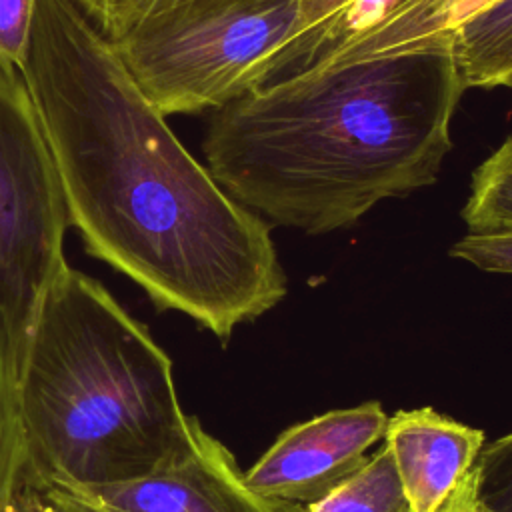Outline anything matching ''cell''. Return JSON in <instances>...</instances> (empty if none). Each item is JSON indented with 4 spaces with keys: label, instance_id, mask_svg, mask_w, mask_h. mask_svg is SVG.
Instances as JSON below:
<instances>
[{
    "label": "cell",
    "instance_id": "obj_10",
    "mask_svg": "<svg viewBox=\"0 0 512 512\" xmlns=\"http://www.w3.org/2000/svg\"><path fill=\"white\" fill-rule=\"evenodd\" d=\"M452 34L466 90L508 86L512 80V0L492 2Z\"/></svg>",
    "mask_w": 512,
    "mask_h": 512
},
{
    "label": "cell",
    "instance_id": "obj_18",
    "mask_svg": "<svg viewBox=\"0 0 512 512\" xmlns=\"http://www.w3.org/2000/svg\"><path fill=\"white\" fill-rule=\"evenodd\" d=\"M36 0H0V66L20 72Z\"/></svg>",
    "mask_w": 512,
    "mask_h": 512
},
{
    "label": "cell",
    "instance_id": "obj_2",
    "mask_svg": "<svg viewBox=\"0 0 512 512\" xmlns=\"http://www.w3.org/2000/svg\"><path fill=\"white\" fill-rule=\"evenodd\" d=\"M464 92L454 34L320 66L216 108L206 168L270 226L330 234L438 180Z\"/></svg>",
    "mask_w": 512,
    "mask_h": 512
},
{
    "label": "cell",
    "instance_id": "obj_17",
    "mask_svg": "<svg viewBox=\"0 0 512 512\" xmlns=\"http://www.w3.org/2000/svg\"><path fill=\"white\" fill-rule=\"evenodd\" d=\"M96 28L114 38L140 20L180 2V0H74Z\"/></svg>",
    "mask_w": 512,
    "mask_h": 512
},
{
    "label": "cell",
    "instance_id": "obj_13",
    "mask_svg": "<svg viewBox=\"0 0 512 512\" xmlns=\"http://www.w3.org/2000/svg\"><path fill=\"white\" fill-rule=\"evenodd\" d=\"M460 216L470 234L512 232V136L472 172Z\"/></svg>",
    "mask_w": 512,
    "mask_h": 512
},
{
    "label": "cell",
    "instance_id": "obj_19",
    "mask_svg": "<svg viewBox=\"0 0 512 512\" xmlns=\"http://www.w3.org/2000/svg\"><path fill=\"white\" fill-rule=\"evenodd\" d=\"M450 256L484 272L512 274V232L466 234L450 248Z\"/></svg>",
    "mask_w": 512,
    "mask_h": 512
},
{
    "label": "cell",
    "instance_id": "obj_3",
    "mask_svg": "<svg viewBox=\"0 0 512 512\" xmlns=\"http://www.w3.org/2000/svg\"><path fill=\"white\" fill-rule=\"evenodd\" d=\"M18 478L94 490L142 478L190 440L172 360L92 276L64 266L30 326L18 376Z\"/></svg>",
    "mask_w": 512,
    "mask_h": 512
},
{
    "label": "cell",
    "instance_id": "obj_20",
    "mask_svg": "<svg viewBox=\"0 0 512 512\" xmlns=\"http://www.w3.org/2000/svg\"><path fill=\"white\" fill-rule=\"evenodd\" d=\"M440 512H498V510L488 508L476 498V468L472 466L468 474L460 480V484L456 486L448 502L440 508Z\"/></svg>",
    "mask_w": 512,
    "mask_h": 512
},
{
    "label": "cell",
    "instance_id": "obj_7",
    "mask_svg": "<svg viewBox=\"0 0 512 512\" xmlns=\"http://www.w3.org/2000/svg\"><path fill=\"white\" fill-rule=\"evenodd\" d=\"M104 512H304L248 486L234 454L192 418L188 444L132 482L74 490Z\"/></svg>",
    "mask_w": 512,
    "mask_h": 512
},
{
    "label": "cell",
    "instance_id": "obj_8",
    "mask_svg": "<svg viewBox=\"0 0 512 512\" xmlns=\"http://www.w3.org/2000/svg\"><path fill=\"white\" fill-rule=\"evenodd\" d=\"M382 440L412 512H440L486 444L482 430L430 406L388 416Z\"/></svg>",
    "mask_w": 512,
    "mask_h": 512
},
{
    "label": "cell",
    "instance_id": "obj_4",
    "mask_svg": "<svg viewBox=\"0 0 512 512\" xmlns=\"http://www.w3.org/2000/svg\"><path fill=\"white\" fill-rule=\"evenodd\" d=\"M110 42L164 116L216 110L304 66L300 0H180Z\"/></svg>",
    "mask_w": 512,
    "mask_h": 512
},
{
    "label": "cell",
    "instance_id": "obj_6",
    "mask_svg": "<svg viewBox=\"0 0 512 512\" xmlns=\"http://www.w3.org/2000/svg\"><path fill=\"white\" fill-rule=\"evenodd\" d=\"M388 416L380 402L336 408L284 430L244 472L250 488L274 500L306 506L346 476L384 436Z\"/></svg>",
    "mask_w": 512,
    "mask_h": 512
},
{
    "label": "cell",
    "instance_id": "obj_9",
    "mask_svg": "<svg viewBox=\"0 0 512 512\" xmlns=\"http://www.w3.org/2000/svg\"><path fill=\"white\" fill-rule=\"evenodd\" d=\"M492 2L496 0H404L382 24L336 52L322 66L422 48L438 36L452 34L464 20Z\"/></svg>",
    "mask_w": 512,
    "mask_h": 512
},
{
    "label": "cell",
    "instance_id": "obj_12",
    "mask_svg": "<svg viewBox=\"0 0 512 512\" xmlns=\"http://www.w3.org/2000/svg\"><path fill=\"white\" fill-rule=\"evenodd\" d=\"M304 512H412L390 450L382 444L350 476Z\"/></svg>",
    "mask_w": 512,
    "mask_h": 512
},
{
    "label": "cell",
    "instance_id": "obj_21",
    "mask_svg": "<svg viewBox=\"0 0 512 512\" xmlns=\"http://www.w3.org/2000/svg\"><path fill=\"white\" fill-rule=\"evenodd\" d=\"M506 88H510V90H512V80H510V82H508V86H506Z\"/></svg>",
    "mask_w": 512,
    "mask_h": 512
},
{
    "label": "cell",
    "instance_id": "obj_14",
    "mask_svg": "<svg viewBox=\"0 0 512 512\" xmlns=\"http://www.w3.org/2000/svg\"><path fill=\"white\" fill-rule=\"evenodd\" d=\"M22 344L0 316V512L8 504L22 468L18 376Z\"/></svg>",
    "mask_w": 512,
    "mask_h": 512
},
{
    "label": "cell",
    "instance_id": "obj_16",
    "mask_svg": "<svg viewBox=\"0 0 512 512\" xmlns=\"http://www.w3.org/2000/svg\"><path fill=\"white\" fill-rule=\"evenodd\" d=\"M2 512H104L70 488L18 478Z\"/></svg>",
    "mask_w": 512,
    "mask_h": 512
},
{
    "label": "cell",
    "instance_id": "obj_1",
    "mask_svg": "<svg viewBox=\"0 0 512 512\" xmlns=\"http://www.w3.org/2000/svg\"><path fill=\"white\" fill-rule=\"evenodd\" d=\"M20 76L88 254L224 344L282 302L270 224L182 146L74 0H36Z\"/></svg>",
    "mask_w": 512,
    "mask_h": 512
},
{
    "label": "cell",
    "instance_id": "obj_11",
    "mask_svg": "<svg viewBox=\"0 0 512 512\" xmlns=\"http://www.w3.org/2000/svg\"><path fill=\"white\" fill-rule=\"evenodd\" d=\"M404 0H300L304 68L326 64L336 52L372 32Z\"/></svg>",
    "mask_w": 512,
    "mask_h": 512
},
{
    "label": "cell",
    "instance_id": "obj_5",
    "mask_svg": "<svg viewBox=\"0 0 512 512\" xmlns=\"http://www.w3.org/2000/svg\"><path fill=\"white\" fill-rule=\"evenodd\" d=\"M68 228L64 188L28 88L20 72L0 66V316L22 348L66 266Z\"/></svg>",
    "mask_w": 512,
    "mask_h": 512
},
{
    "label": "cell",
    "instance_id": "obj_15",
    "mask_svg": "<svg viewBox=\"0 0 512 512\" xmlns=\"http://www.w3.org/2000/svg\"><path fill=\"white\" fill-rule=\"evenodd\" d=\"M474 468L476 498L492 510L512 512V432L484 444Z\"/></svg>",
    "mask_w": 512,
    "mask_h": 512
}]
</instances>
